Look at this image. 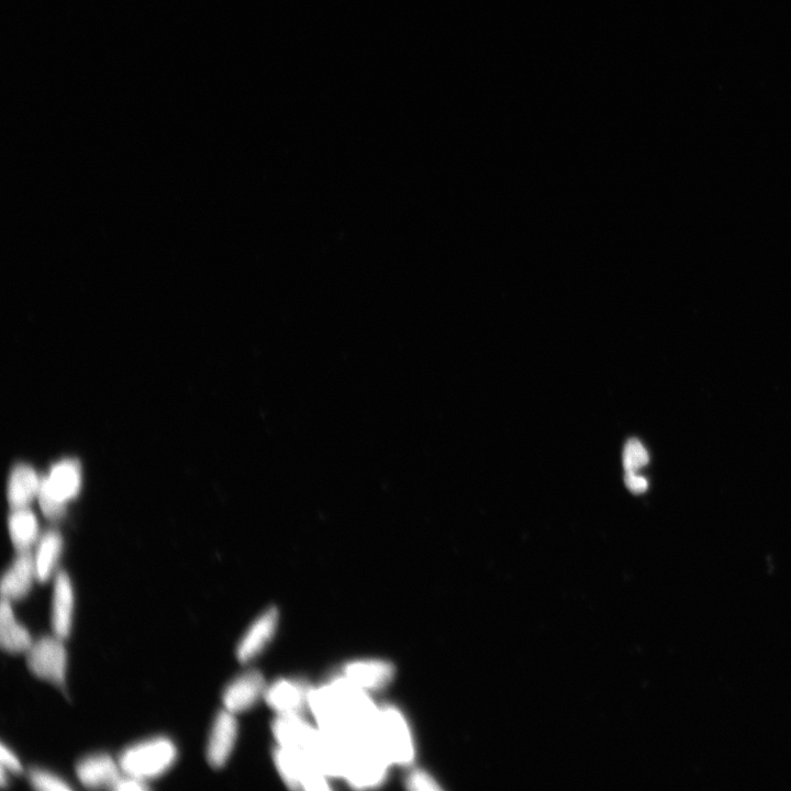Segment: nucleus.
I'll list each match as a JSON object with an SVG mask.
<instances>
[{
  "mask_svg": "<svg viewBox=\"0 0 791 791\" xmlns=\"http://www.w3.org/2000/svg\"><path fill=\"white\" fill-rule=\"evenodd\" d=\"M176 759L174 742L159 737L133 744L121 753L118 762L122 773L148 782L169 771Z\"/></svg>",
  "mask_w": 791,
  "mask_h": 791,
  "instance_id": "obj_1",
  "label": "nucleus"
},
{
  "mask_svg": "<svg viewBox=\"0 0 791 791\" xmlns=\"http://www.w3.org/2000/svg\"><path fill=\"white\" fill-rule=\"evenodd\" d=\"M348 746L347 770L344 778L354 788L366 789L380 786L392 764L376 735H362Z\"/></svg>",
  "mask_w": 791,
  "mask_h": 791,
  "instance_id": "obj_2",
  "label": "nucleus"
},
{
  "mask_svg": "<svg viewBox=\"0 0 791 791\" xmlns=\"http://www.w3.org/2000/svg\"><path fill=\"white\" fill-rule=\"evenodd\" d=\"M82 485L81 465L75 460L55 464L48 476L42 477L39 503L44 516L58 519L66 504L79 495Z\"/></svg>",
  "mask_w": 791,
  "mask_h": 791,
  "instance_id": "obj_3",
  "label": "nucleus"
},
{
  "mask_svg": "<svg viewBox=\"0 0 791 791\" xmlns=\"http://www.w3.org/2000/svg\"><path fill=\"white\" fill-rule=\"evenodd\" d=\"M375 735L391 763L408 766L414 762V739L406 718L397 708L380 709Z\"/></svg>",
  "mask_w": 791,
  "mask_h": 791,
  "instance_id": "obj_4",
  "label": "nucleus"
},
{
  "mask_svg": "<svg viewBox=\"0 0 791 791\" xmlns=\"http://www.w3.org/2000/svg\"><path fill=\"white\" fill-rule=\"evenodd\" d=\"M63 639L43 637L31 645L26 653L29 670L37 677L59 687H63L68 671V652Z\"/></svg>",
  "mask_w": 791,
  "mask_h": 791,
  "instance_id": "obj_5",
  "label": "nucleus"
},
{
  "mask_svg": "<svg viewBox=\"0 0 791 791\" xmlns=\"http://www.w3.org/2000/svg\"><path fill=\"white\" fill-rule=\"evenodd\" d=\"M274 761L284 783L294 790L329 789L327 776L307 756L278 745Z\"/></svg>",
  "mask_w": 791,
  "mask_h": 791,
  "instance_id": "obj_6",
  "label": "nucleus"
},
{
  "mask_svg": "<svg viewBox=\"0 0 791 791\" xmlns=\"http://www.w3.org/2000/svg\"><path fill=\"white\" fill-rule=\"evenodd\" d=\"M237 739L238 722L235 713L227 709L218 712L207 743L206 756L209 765L215 768L224 767L235 749Z\"/></svg>",
  "mask_w": 791,
  "mask_h": 791,
  "instance_id": "obj_7",
  "label": "nucleus"
},
{
  "mask_svg": "<svg viewBox=\"0 0 791 791\" xmlns=\"http://www.w3.org/2000/svg\"><path fill=\"white\" fill-rule=\"evenodd\" d=\"M273 732L280 746L309 759L321 730L311 728L300 716L280 715L274 722Z\"/></svg>",
  "mask_w": 791,
  "mask_h": 791,
  "instance_id": "obj_8",
  "label": "nucleus"
},
{
  "mask_svg": "<svg viewBox=\"0 0 791 791\" xmlns=\"http://www.w3.org/2000/svg\"><path fill=\"white\" fill-rule=\"evenodd\" d=\"M278 620L280 612L271 607L252 623L238 645L237 656L241 663H248L263 652L274 637Z\"/></svg>",
  "mask_w": 791,
  "mask_h": 791,
  "instance_id": "obj_9",
  "label": "nucleus"
},
{
  "mask_svg": "<svg viewBox=\"0 0 791 791\" xmlns=\"http://www.w3.org/2000/svg\"><path fill=\"white\" fill-rule=\"evenodd\" d=\"M263 675L258 671H250L237 677L225 689L222 700L227 710L240 713L251 709L265 695Z\"/></svg>",
  "mask_w": 791,
  "mask_h": 791,
  "instance_id": "obj_10",
  "label": "nucleus"
},
{
  "mask_svg": "<svg viewBox=\"0 0 791 791\" xmlns=\"http://www.w3.org/2000/svg\"><path fill=\"white\" fill-rule=\"evenodd\" d=\"M76 775L87 788L114 789L122 777L121 767L108 754L84 757L76 766Z\"/></svg>",
  "mask_w": 791,
  "mask_h": 791,
  "instance_id": "obj_11",
  "label": "nucleus"
},
{
  "mask_svg": "<svg viewBox=\"0 0 791 791\" xmlns=\"http://www.w3.org/2000/svg\"><path fill=\"white\" fill-rule=\"evenodd\" d=\"M310 692L303 683L281 679L266 688L264 698L267 705L280 715L300 716V712L309 706Z\"/></svg>",
  "mask_w": 791,
  "mask_h": 791,
  "instance_id": "obj_12",
  "label": "nucleus"
},
{
  "mask_svg": "<svg viewBox=\"0 0 791 791\" xmlns=\"http://www.w3.org/2000/svg\"><path fill=\"white\" fill-rule=\"evenodd\" d=\"M395 676V666L382 660H363L349 663L344 667V677L364 692H376L391 683Z\"/></svg>",
  "mask_w": 791,
  "mask_h": 791,
  "instance_id": "obj_13",
  "label": "nucleus"
},
{
  "mask_svg": "<svg viewBox=\"0 0 791 791\" xmlns=\"http://www.w3.org/2000/svg\"><path fill=\"white\" fill-rule=\"evenodd\" d=\"M35 581L38 579L33 555L30 551L19 553L2 578V598L11 603L26 598Z\"/></svg>",
  "mask_w": 791,
  "mask_h": 791,
  "instance_id": "obj_14",
  "label": "nucleus"
},
{
  "mask_svg": "<svg viewBox=\"0 0 791 791\" xmlns=\"http://www.w3.org/2000/svg\"><path fill=\"white\" fill-rule=\"evenodd\" d=\"M74 588L65 572L54 579L51 625L53 634L65 640L69 638L73 625Z\"/></svg>",
  "mask_w": 791,
  "mask_h": 791,
  "instance_id": "obj_15",
  "label": "nucleus"
},
{
  "mask_svg": "<svg viewBox=\"0 0 791 791\" xmlns=\"http://www.w3.org/2000/svg\"><path fill=\"white\" fill-rule=\"evenodd\" d=\"M41 479L31 466L19 464L11 472L8 501L11 509L27 508L39 496Z\"/></svg>",
  "mask_w": 791,
  "mask_h": 791,
  "instance_id": "obj_16",
  "label": "nucleus"
},
{
  "mask_svg": "<svg viewBox=\"0 0 791 791\" xmlns=\"http://www.w3.org/2000/svg\"><path fill=\"white\" fill-rule=\"evenodd\" d=\"M28 629L16 620L11 601L2 598L0 605V645L13 654L27 653L33 644Z\"/></svg>",
  "mask_w": 791,
  "mask_h": 791,
  "instance_id": "obj_17",
  "label": "nucleus"
},
{
  "mask_svg": "<svg viewBox=\"0 0 791 791\" xmlns=\"http://www.w3.org/2000/svg\"><path fill=\"white\" fill-rule=\"evenodd\" d=\"M9 533L18 553L29 552L39 538L37 517L28 508L14 510L9 518Z\"/></svg>",
  "mask_w": 791,
  "mask_h": 791,
  "instance_id": "obj_18",
  "label": "nucleus"
},
{
  "mask_svg": "<svg viewBox=\"0 0 791 791\" xmlns=\"http://www.w3.org/2000/svg\"><path fill=\"white\" fill-rule=\"evenodd\" d=\"M63 548L62 538L57 531H49L40 539L35 559L38 582H48L57 568Z\"/></svg>",
  "mask_w": 791,
  "mask_h": 791,
  "instance_id": "obj_19",
  "label": "nucleus"
},
{
  "mask_svg": "<svg viewBox=\"0 0 791 791\" xmlns=\"http://www.w3.org/2000/svg\"><path fill=\"white\" fill-rule=\"evenodd\" d=\"M650 456L644 445L637 439L627 442L623 451V467L626 472H638L649 464Z\"/></svg>",
  "mask_w": 791,
  "mask_h": 791,
  "instance_id": "obj_20",
  "label": "nucleus"
},
{
  "mask_svg": "<svg viewBox=\"0 0 791 791\" xmlns=\"http://www.w3.org/2000/svg\"><path fill=\"white\" fill-rule=\"evenodd\" d=\"M29 781L33 788L41 791H69L72 788L57 775L48 771L33 768L29 773Z\"/></svg>",
  "mask_w": 791,
  "mask_h": 791,
  "instance_id": "obj_21",
  "label": "nucleus"
},
{
  "mask_svg": "<svg viewBox=\"0 0 791 791\" xmlns=\"http://www.w3.org/2000/svg\"><path fill=\"white\" fill-rule=\"evenodd\" d=\"M407 788L414 791H433L440 790V786L434 779L421 770L411 772L406 781Z\"/></svg>",
  "mask_w": 791,
  "mask_h": 791,
  "instance_id": "obj_22",
  "label": "nucleus"
},
{
  "mask_svg": "<svg viewBox=\"0 0 791 791\" xmlns=\"http://www.w3.org/2000/svg\"><path fill=\"white\" fill-rule=\"evenodd\" d=\"M0 763L7 772L20 774L22 772V765L17 755L7 748L5 744L0 746Z\"/></svg>",
  "mask_w": 791,
  "mask_h": 791,
  "instance_id": "obj_23",
  "label": "nucleus"
},
{
  "mask_svg": "<svg viewBox=\"0 0 791 791\" xmlns=\"http://www.w3.org/2000/svg\"><path fill=\"white\" fill-rule=\"evenodd\" d=\"M147 782L140 781V779L128 775L122 776L113 790L117 791H144L148 790Z\"/></svg>",
  "mask_w": 791,
  "mask_h": 791,
  "instance_id": "obj_24",
  "label": "nucleus"
},
{
  "mask_svg": "<svg viewBox=\"0 0 791 791\" xmlns=\"http://www.w3.org/2000/svg\"><path fill=\"white\" fill-rule=\"evenodd\" d=\"M625 482L628 489L633 494H642L649 487L648 481H646L644 477L638 475L637 472H626Z\"/></svg>",
  "mask_w": 791,
  "mask_h": 791,
  "instance_id": "obj_25",
  "label": "nucleus"
},
{
  "mask_svg": "<svg viewBox=\"0 0 791 791\" xmlns=\"http://www.w3.org/2000/svg\"><path fill=\"white\" fill-rule=\"evenodd\" d=\"M0 773H2V774H0V784H2V787H6V785H7V771L5 770L4 767H2V771H0Z\"/></svg>",
  "mask_w": 791,
  "mask_h": 791,
  "instance_id": "obj_26",
  "label": "nucleus"
}]
</instances>
